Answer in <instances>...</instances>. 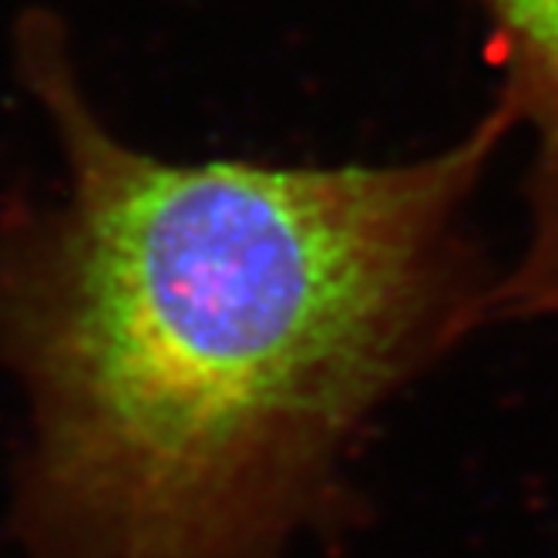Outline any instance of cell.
Listing matches in <instances>:
<instances>
[{"label": "cell", "instance_id": "cell-1", "mask_svg": "<svg viewBox=\"0 0 558 558\" xmlns=\"http://www.w3.org/2000/svg\"><path fill=\"white\" fill-rule=\"evenodd\" d=\"M21 71L64 166L0 226L27 558H290L361 427L492 320L464 219L508 114L397 166L166 162L101 122L54 21Z\"/></svg>", "mask_w": 558, "mask_h": 558}, {"label": "cell", "instance_id": "cell-2", "mask_svg": "<svg viewBox=\"0 0 558 558\" xmlns=\"http://www.w3.org/2000/svg\"><path fill=\"white\" fill-rule=\"evenodd\" d=\"M505 71L498 108L535 142L529 172V239L495 279L492 316H558V0H474Z\"/></svg>", "mask_w": 558, "mask_h": 558}]
</instances>
